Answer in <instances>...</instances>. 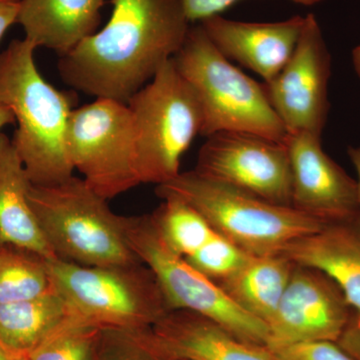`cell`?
Segmentation results:
<instances>
[{
	"label": "cell",
	"instance_id": "27",
	"mask_svg": "<svg viewBox=\"0 0 360 360\" xmlns=\"http://www.w3.org/2000/svg\"><path fill=\"white\" fill-rule=\"evenodd\" d=\"M186 18L193 23H200L206 18L221 15L224 11L239 0H180Z\"/></svg>",
	"mask_w": 360,
	"mask_h": 360
},
{
	"label": "cell",
	"instance_id": "10",
	"mask_svg": "<svg viewBox=\"0 0 360 360\" xmlns=\"http://www.w3.org/2000/svg\"><path fill=\"white\" fill-rule=\"evenodd\" d=\"M193 170L274 203L291 206V170L285 142L224 131L207 137Z\"/></svg>",
	"mask_w": 360,
	"mask_h": 360
},
{
	"label": "cell",
	"instance_id": "11",
	"mask_svg": "<svg viewBox=\"0 0 360 360\" xmlns=\"http://www.w3.org/2000/svg\"><path fill=\"white\" fill-rule=\"evenodd\" d=\"M331 56L314 14L305 16L292 56L274 79L264 82L267 98L288 134L322 136L330 103Z\"/></svg>",
	"mask_w": 360,
	"mask_h": 360
},
{
	"label": "cell",
	"instance_id": "26",
	"mask_svg": "<svg viewBox=\"0 0 360 360\" xmlns=\"http://www.w3.org/2000/svg\"><path fill=\"white\" fill-rule=\"evenodd\" d=\"M276 360H354L331 341L265 347Z\"/></svg>",
	"mask_w": 360,
	"mask_h": 360
},
{
	"label": "cell",
	"instance_id": "28",
	"mask_svg": "<svg viewBox=\"0 0 360 360\" xmlns=\"http://www.w3.org/2000/svg\"><path fill=\"white\" fill-rule=\"evenodd\" d=\"M336 343L352 359L360 360V310H352L349 321Z\"/></svg>",
	"mask_w": 360,
	"mask_h": 360
},
{
	"label": "cell",
	"instance_id": "6",
	"mask_svg": "<svg viewBox=\"0 0 360 360\" xmlns=\"http://www.w3.org/2000/svg\"><path fill=\"white\" fill-rule=\"evenodd\" d=\"M54 290L70 314L101 329L139 331L172 311L155 276L142 262L82 266L47 259Z\"/></svg>",
	"mask_w": 360,
	"mask_h": 360
},
{
	"label": "cell",
	"instance_id": "33",
	"mask_svg": "<svg viewBox=\"0 0 360 360\" xmlns=\"http://www.w3.org/2000/svg\"><path fill=\"white\" fill-rule=\"evenodd\" d=\"M352 65L357 77L360 78V45L352 51Z\"/></svg>",
	"mask_w": 360,
	"mask_h": 360
},
{
	"label": "cell",
	"instance_id": "8",
	"mask_svg": "<svg viewBox=\"0 0 360 360\" xmlns=\"http://www.w3.org/2000/svg\"><path fill=\"white\" fill-rule=\"evenodd\" d=\"M130 248L155 276L172 310L202 315L239 340L266 347V324L238 307L217 283L194 269L165 243L153 215L127 217Z\"/></svg>",
	"mask_w": 360,
	"mask_h": 360
},
{
	"label": "cell",
	"instance_id": "25",
	"mask_svg": "<svg viewBox=\"0 0 360 360\" xmlns=\"http://www.w3.org/2000/svg\"><path fill=\"white\" fill-rule=\"evenodd\" d=\"M91 360H162L129 331L103 329Z\"/></svg>",
	"mask_w": 360,
	"mask_h": 360
},
{
	"label": "cell",
	"instance_id": "15",
	"mask_svg": "<svg viewBox=\"0 0 360 360\" xmlns=\"http://www.w3.org/2000/svg\"><path fill=\"white\" fill-rule=\"evenodd\" d=\"M304 22L305 16L300 15L277 22H245L214 15L200 25L222 56L269 82L290 60Z\"/></svg>",
	"mask_w": 360,
	"mask_h": 360
},
{
	"label": "cell",
	"instance_id": "16",
	"mask_svg": "<svg viewBox=\"0 0 360 360\" xmlns=\"http://www.w3.org/2000/svg\"><path fill=\"white\" fill-rule=\"evenodd\" d=\"M281 255L321 270L338 283L350 307L360 310V214L296 239Z\"/></svg>",
	"mask_w": 360,
	"mask_h": 360
},
{
	"label": "cell",
	"instance_id": "20",
	"mask_svg": "<svg viewBox=\"0 0 360 360\" xmlns=\"http://www.w3.org/2000/svg\"><path fill=\"white\" fill-rule=\"evenodd\" d=\"M70 315L68 305L54 290L22 302L0 305V343L13 354L30 352Z\"/></svg>",
	"mask_w": 360,
	"mask_h": 360
},
{
	"label": "cell",
	"instance_id": "31",
	"mask_svg": "<svg viewBox=\"0 0 360 360\" xmlns=\"http://www.w3.org/2000/svg\"><path fill=\"white\" fill-rule=\"evenodd\" d=\"M15 123V120H14V116L11 110H9L8 108L0 101V131L4 127H6V125H11ZM1 134V132H0Z\"/></svg>",
	"mask_w": 360,
	"mask_h": 360
},
{
	"label": "cell",
	"instance_id": "2",
	"mask_svg": "<svg viewBox=\"0 0 360 360\" xmlns=\"http://www.w3.org/2000/svg\"><path fill=\"white\" fill-rule=\"evenodd\" d=\"M37 47L14 39L0 53V101L18 123L13 146L30 182L53 186L73 176L66 134L77 97L47 82L34 60Z\"/></svg>",
	"mask_w": 360,
	"mask_h": 360
},
{
	"label": "cell",
	"instance_id": "23",
	"mask_svg": "<svg viewBox=\"0 0 360 360\" xmlns=\"http://www.w3.org/2000/svg\"><path fill=\"white\" fill-rule=\"evenodd\" d=\"M103 329L70 314L28 355V360H91Z\"/></svg>",
	"mask_w": 360,
	"mask_h": 360
},
{
	"label": "cell",
	"instance_id": "29",
	"mask_svg": "<svg viewBox=\"0 0 360 360\" xmlns=\"http://www.w3.org/2000/svg\"><path fill=\"white\" fill-rule=\"evenodd\" d=\"M21 0H0V41L8 28L18 23Z\"/></svg>",
	"mask_w": 360,
	"mask_h": 360
},
{
	"label": "cell",
	"instance_id": "1",
	"mask_svg": "<svg viewBox=\"0 0 360 360\" xmlns=\"http://www.w3.org/2000/svg\"><path fill=\"white\" fill-rule=\"evenodd\" d=\"M111 4L103 30L59 58L58 68L71 89L127 103L174 58L191 23L180 0H111Z\"/></svg>",
	"mask_w": 360,
	"mask_h": 360
},
{
	"label": "cell",
	"instance_id": "7",
	"mask_svg": "<svg viewBox=\"0 0 360 360\" xmlns=\"http://www.w3.org/2000/svg\"><path fill=\"white\" fill-rule=\"evenodd\" d=\"M136 134L141 184H165L180 174V160L201 134L198 97L168 60L127 103Z\"/></svg>",
	"mask_w": 360,
	"mask_h": 360
},
{
	"label": "cell",
	"instance_id": "12",
	"mask_svg": "<svg viewBox=\"0 0 360 360\" xmlns=\"http://www.w3.org/2000/svg\"><path fill=\"white\" fill-rule=\"evenodd\" d=\"M352 310L333 279L321 270L295 264L281 302L266 323V347L336 342Z\"/></svg>",
	"mask_w": 360,
	"mask_h": 360
},
{
	"label": "cell",
	"instance_id": "34",
	"mask_svg": "<svg viewBox=\"0 0 360 360\" xmlns=\"http://www.w3.org/2000/svg\"><path fill=\"white\" fill-rule=\"evenodd\" d=\"M291 1L300 4V6H311L323 1V0H291Z\"/></svg>",
	"mask_w": 360,
	"mask_h": 360
},
{
	"label": "cell",
	"instance_id": "9",
	"mask_svg": "<svg viewBox=\"0 0 360 360\" xmlns=\"http://www.w3.org/2000/svg\"><path fill=\"white\" fill-rule=\"evenodd\" d=\"M66 148L87 186L110 200L141 184L134 117L127 103L108 98L75 108Z\"/></svg>",
	"mask_w": 360,
	"mask_h": 360
},
{
	"label": "cell",
	"instance_id": "22",
	"mask_svg": "<svg viewBox=\"0 0 360 360\" xmlns=\"http://www.w3.org/2000/svg\"><path fill=\"white\" fill-rule=\"evenodd\" d=\"M151 213L167 245L184 258L191 257L217 232L191 205L167 198Z\"/></svg>",
	"mask_w": 360,
	"mask_h": 360
},
{
	"label": "cell",
	"instance_id": "19",
	"mask_svg": "<svg viewBox=\"0 0 360 360\" xmlns=\"http://www.w3.org/2000/svg\"><path fill=\"white\" fill-rule=\"evenodd\" d=\"M295 266L283 255H250L238 271L217 284L238 307L266 324L281 302Z\"/></svg>",
	"mask_w": 360,
	"mask_h": 360
},
{
	"label": "cell",
	"instance_id": "3",
	"mask_svg": "<svg viewBox=\"0 0 360 360\" xmlns=\"http://www.w3.org/2000/svg\"><path fill=\"white\" fill-rule=\"evenodd\" d=\"M155 194L191 205L213 231L255 257L281 255L296 239L326 225L292 206L274 205L195 170L156 186Z\"/></svg>",
	"mask_w": 360,
	"mask_h": 360
},
{
	"label": "cell",
	"instance_id": "13",
	"mask_svg": "<svg viewBox=\"0 0 360 360\" xmlns=\"http://www.w3.org/2000/svg\"><path fill=\"white\" fill-rule=\"evenodd\" d=\"M291 170V206L323 224L360 214L356 179L322 148L321 136L288 134Z\"/></svg>",
	"mask_w": 360,
	"mask_h": 360
},
{
	"label": "cell",
	"instance_id": "18",
	"mask_svg": "<svg viewBox=\"0 0 360 360\" xmlns=\"http://www.w3.org/2000/svg\"><path fill=\"white\" fill-rule=\"evenodd\" d=\"M30 182L11 139L0 134V241L56 259L28 200Z\"/></svg>",
	"mask_w": 360,
	"mask_h": 360
},
{
	"label": "cell",
	"instance_id": "14",
	"mask_svg": "<svg viewBox=\"0 0 360 360\" xmlns=\"http://www.w3.org/2000/svg\"><path fill=\"white\" fill-rule=\"evenodd\" d=\"M132 335L162 360H276L266 347L239 340L188 310H172L153 328Z\"/></svg>",
	"mask_w": 360,
	"mask_h": 360
},
{
	"label": "cell",
	"instance_id": "4",
	"mask_svg": "<svg viewBox=\"0 0 360 360\" xmlns=\"http://www.w3.org/2000/svg\"><path fill=\"white\" fill-rule=\"evenodd\" d=\"M27 195L58 259L82 266L141 262L127 239V217L113 212L84 179L73 175L53 186L30 184Z\"/></svg>",
	"mask_w": 360,
	"mask_h": 360
},
{
	"label": "cell",
	"instance_id": "5",
	"mask_svg": "<svg viewBox=\"0 0 360 360\" xmlns=\"http://www.w3.org/2000/svg\"><path fill=\"white\" fill-rule=\"evenodd\" d=\"M172 60L198 97L202 115L200 135L248 132L285 142L288 132L272 108L264 84L222 56L200 23L191 25Z\"/></svg>",
	"mask_w": 360,
	"mask_h": 360
},
{
	"label": "cell",
	"instance_id": "24",
	"mask_svg": "<svg viewBox=\"0 0 360 360\" xmlns=\"http://www.w3.org/2000/svg\"><path fill=\"white\" fill-rule=\"evenodd\" d=\"M250 257L238 246L215 233L202 248L184 259L194 269L217 283L238 271Z\"/></svg>",
	"mask_w": 360,
	"mask_h": 360
},
{
	"label": "cell",
	"instance_id": "30",
	"mask_svg": "<svg viewBox=\"0 0 360 360\" xmlns=\"http://www.w3.org/2000/svg\"><path fill=\"white\" fill-rule=\"evenodd\" d=\"M348 156L352 165L356 170L357 186H359V205H360V146H349L347 149Z\"/></svg>",
	"mask_w": 360,
	"mask_h": 360
},
{
	"label": "cell",
	"instance_id": "35",
	"mask_svg": "<svg viewBox=\"0 0 360 360\" xmlns=\"http://www.w3.org/2000/svg\"><path fill=\"white\" fill-rule=\"evenodd\" d=\"M2 245H2L1 241H0V248H1Z\"/></svg>",
	"mask_w": 360,
	"mask_h": 360
},
{
	"label": "cell",
	"instance_id": "17",
	"mask_svg": "<svg viewBox=\"0 0 360 360\" xmlns=\"http://www.w3.org/2000/svg\"><path fill=\"white\" fill-rule=\"evenodd\" d=\"M106 0H21L18 23L25 39L59 58L97 32Z\"/></svg>",
	"mask_w": 360,
	"mask_h": 360
},
{
	"label": "cell",
	"instance_id": "32",
	"mask_svg": "<svg viewBox=\"0 0 360 360\" xmlns=\"http://www.w3.org/2000/svg\"><path fill=\"white\" fill-rule=\"evenodd\" d=\"M0 360H28L27 357L13 354L0 343Z\"/></svg>",
	"mask_w": 360,
	"mask_h": 360
},
{
	"label": "cell",
	"instance_id": "21",
	"mask_svg": "<svg viewBox=\"0 0 360 360\" xmlns=\"http://www.w3.org/2000/svg\"><path fill=\"white\" fill-rule=\"evenodd\" d=\"M51 288L46 258L13 245L0 248V305L32 300Z\"/></svg>",
	"mask_w": 360,
	"mask_h": 360
}]
</instances>
